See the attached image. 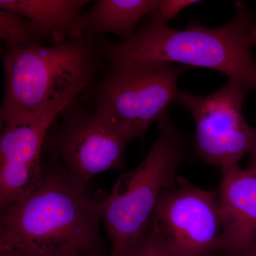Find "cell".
I'll list each match as a JSON object with an SVG mask.
<instances>
[{
    "instance_id": "3",
    "label": "cell",
    "mask_w": 256,
    "mask_h": 256,
    "mask_svg": "<svg viewBox=\"0 0 256 256\" xmlns=\"http://www.w3.org/2000/svg\"><path fill=\"white\" fill-rule=\"evenodd\" d=\"M100 58L94 37L87 35L50 46H6L1 110L56 116L92 82Z\"/></svg>"
},
{
    "instance_id": "12",
    "label": "cell",
    "mask_w": 256,
    "mask_h": 256,
    "mask_svg": "<svg viewBox=\"0 0 256 256\" xmlns=\"http://www.w3.org/2000/svg\"><path fill=\"white\" fill-rule=\"evenodd\" d=\"M159 0H98L84 14L86 34L118 35L122 41L136 32L138 24L156 9Z\"/></svg>"
},
{
    "instance_id": "14",
    "label": "cell",
    "mask_w": 256,
    "mask_h": 256,
    "mask_svg": "<svg viewBox=\"0 0 256 256\" xmlns=\"http://www.w3.org/2000/svg\"><path fill=\"white\" fill-rule=\"evenodd\" d=\"M124 256H178L152 217L146 233Z\"/></svg>"
},
{
    "instance_id": "11",
    "label": "cell",
    "mask_w": 256,
    "mask_h": 256,
    "mask_svg": "<svg viewBox=\"0 0 256 256\" xmlns=\"http://www.w3.org/2000/svg\"><path fill=\"white\" fill-rule=\"evenodd\" d=\"M56 116L0 110V163L42 168L41 152L46 132Z\"/></svg>"
},
{
    "instance_id": "13",
    "label": "cell",
    "mask_w": 256,
    "mask_h": 256,
    "mask_svg": "<svg viewBox=\"0 0 256 256\" xmlns=\"http://www.w3.org/2000/svg\"><path fill=\"white\" fill-rule=\"evenodd\" d=\"M0 37L6 46H21L42 41L40 34L28 18L4 10H0Z\"/></svg>"
},
{
    "instance_id": "10",
    "label": "cell",
    "mask_w": 256,
    "mask_h": 256,
    "mask_svg": "<svg viewBox=\"0 0 256 256\" xmlns=\"http://www.w3.org/2000/svg\"><path fill=\"white\" fill-rule=\"evenodd\" d=\"M86 0H1V10L14 12L28 18L42 40L53 44L86 36L82 10Z\"/></svg>"
},
{
    "instance_id": "21",
    "label": "cell",
    "mask_w": 256,
    "mask_h": 256,
    "mask_svg": "<svg viewBox=\"0 0 256 256\" xmlns=\"http://www.w3.org/2000/svg\"></svg>"
},
{
    "instance_id": "16",
    "label": "cell",
    "mask_w": 256,
    "mask_h": 256,
    "mask_svg": "<svg viewBox=\"0 0 256 256\" xmlns=\"http://www.w3.org/2000/svg\"><path fill=\"white\" fill-rule=\"evenodd\" d=\"M249 162L247 168H246L252 174L256 176V128L255 131V136H254V140H252V148L248 152Z\"/></svg>"
},
{
    "instance_id": "17",
    "label": "cell",
    "mask_w": 256,
    "mask_h": 256,
    "mask_svg": "<svg viewBox=\"0 0 256 256\" xmlns=\"http://www.w3.org/2000/svg\"><path fill=\"white\" fill-rule=\"evenodd\" d=\"M250 42L252 46L256 45V25H254L250 34Z\"/></svg>"
},
{
    "instance_id": "8",
    "label": "cell",
    "mask_w": 256,
    "mask_h": 256,
    "mask_svg": "<svg viewBox=\"0 0 256 256\" xmlns=\"http://www.w3.org/2000/svg\"><path fill=\"white\" fill-rule=\"evenodd\" d=\"M60 129L50 139V151L82 184L96 174L124 166L128 143L133 138L96 111L65 109Z\"/></svg>"
},
{
    "instance_id": "1",
    "label": "cell",
    "mask_w": 256,
    "mask_h": 256,
    "mask_svg": "<svg viewBox=\"0 0 256 256\" xmlns=\"http://www.w3.org/2000/svg\"><path fill=\"white\" fill-rule=\"evenodd\" d=\"M62 163L44 168L36 190L1 212L0 256H88L100 242V202Z\"/></svg>"
},
{
    "instance_id": "9",
    "label": "cell",
    "mask_w": 256,
    "mask_h": 256,
    "mask_svg": "<svg viewBox=\"0 0 256 256\" xmlns=\"http://www.w3.org/2000/svg\"><path fill=\"white\" fill-rule=\"evenodd\" d=\"M220 171L223 230L217 249L230 256H242L256 246V176L239 164Z\"/></svg>"
},
{
    "instance_id": "7",
    "label": "cell",
    "mask_w": 256,
    "mask_h": 256,
    "mask_svg": "<svg viewBox=\"0 0 256 256\" xmlns=\"http://www.w3.org/2000/svg\"><path fill=\"white\" fill-rule=\"evenodd\" d=\"M152 217L178 256H206L218 246L223 218L218 191L178 176L162 192Z\"/></svg>"
},
{
    "instance_id": "4",
    "label": "cell",
    "mask_w": 256,
    "mask_h": 256,
    "mask_svg": "<svg viewBox=\"0 0 256 256\" xmlns=\"http://www.w3.org/2000/svg\"><path fill=\"white\" fill-rule=\"evenodd\" d=\"M159 136L137 168L121 175L100 202L111 256H124L146 233L162 192L175 184L184 156V140L168 116Z\"/></svg>"
},
{
    "instance_id": "6",
    "label": "cell",
    "mask_w": 256,
    "mask_h": 256,
    "mask_svg": "<svg viewBox=\"0 0 256 256\" xmlns=\"http://www.w3.org/2000/svg\"><path fill=\"white\" fill-rule=\"evenodd\" d=\"M248 92L228 80L206 96L178 92L174 102L188 109L194 121V149L198 159L220 170L238 164L248 154L256 128L247 124L242 110Z\"/></svg>"
},
{
    "instance_id": "15",
    "label": "cell",
    "mask_w": 256,
    "mask_h": 256,
    "mask_svg": "<svg viewBox=\"0 0 256 256\" xmlns=\"http://www.w3.org/2000/svg\"><path fill=\"white\" fill-rule=\"evenodd\" d=\"M198 2L200 1L196 0H159L156 9L148 15L150 18L148 23L156 26H168V23L180 12Z\"/></svg>"
},
{
    "instance_id": "18",
    "label": "cell",
    "mask_w": 256,
    "mask_h": 256,
    "mask_svg": "<svg viewBox=\"0 0 256 256\" xmlns=\"http://www.w3.org/2000/svg\"><path fill=\"white\" fill-rule=\"evenodd\" d=\"M206 256H227L225 254L220 252L218 249H216L213 252H210V254Z\"/></svg>"
},
{
    "instance_id": "5",
    "label": "cell",
    "mask_w": 256,
    "mask_h": 256,
    "mask_svg": "<svg viewBox=\"0 0 256 256\" xmlns=\"http://www.w3.org/2000/svg\"><path fill=\"white\" fill-rule=\"evenodd\" d=\"M188 67L165 62L112 64L96 84V112L134 139L144 137L175 102L180 76Z\"/></svg>"
},
{
    "instance_id": "19",
    "label": "cell",
    "mask_w": 256,
    "mask_h": 256,
    "mask_svg": "<svg viewBox=\"0 0 256 256\" xmlns=\"http://www.w3.org/2000/svg\"><path fill=\"white\" fill-rule=\"evenodd\" d=\"M240 256H256V246L252 248L250 252H247V254H244V255Z\"/></svg>"
},
{
    "instance_id": "2",
    "label": "cell",
    "mask_w": 256,
    "mask_h": 256,
    "mask_svg": "<svg viewBox=\"0 0 256 256\" xmlns=\"http://www.w3.org/2000/svg\"><path fill=\"white\" fill-rule=\"evenodd\" d=\"M235 5L234 18L223 26L190 22L184 30H174L148 23L124 41L102 44L100 56L111 65L158 60L212 69L256 92V60L250 42L252 15L244 3Z\"/></svg>"
},
{
    "instance_id": "20",
    "label": "cell",
    "mask_w": 256,
    "mask_h": 256,
    "mask_svg": "<svg viewBox=\"0 0 256 256\" xmlns=\"http://www.w3.org/2000/svg\"><path fill=\"white\" fill-rule=\"evenodd\" d=\"M63 256H84L82 255H79V254H69V255H65Z\"/></svg>"
}]
</instances>
